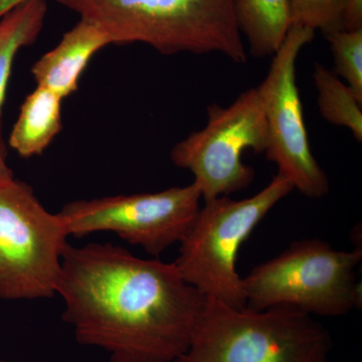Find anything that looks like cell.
<instances>
[{
  "mask_svg": "<svg viewBox=\"0 0 362 362\" xmlns=\"http://www.w3.org/2000/svg\"><path fill=\"white\" fill-rule=\"evenodd\" d=\"M56 295L76 340L103 350L109 362H175L207 300L175 263L111 243L66 245Z\"/></svg>",
  "mask_w": 362,
  "mask_h": 362,
  "instance_id": "cell-1",
  "label": "cell"
},
{
  "mask_svg": "<svg viewBox=\"0 0 362 362\" xmlns=\"http://www.w3.org/2000/svg\"><path fill=\"white\" fill-rule=\"evenodd\" d=\"M94 23L111 44H144L165 56L221 54L247 62L233 0H57Z\"/></svg>",
  "mask_w": 362,
  "mask_h": 362,
  "instance_id": "cell-2",
  "label": "cell"
},
{
  "mask_svg": "<svg viewBox=\"0 0 362 362\" xmlns=\"http://www.w3.org/2000/svg\"><path fill=\"white\" fill-rule=\"evenodd\" d=\"M332 349L328 330L295 307L239 309L207 298L175 362H329Z\"/></svg>",
  "mask_w": 362,
  "mask_h": 362,
  "instance_id": "cell-3",
  "label": "cell"
},
{
  "mask_svg": "<svg viewBox=\"0 0 362 362\" xmlns=\"http://www.w3.org/2000/svg\"><path fill=\"white\" fill-rule=\"evenodd\" d=\"M293 190L292 183L277 175L254 197L206 202L180 243V255L173 263L180 275L207 298L233 308L246 307L243 278L237 270L240 247Z\"/></svg>",
  "mask_w": 362,
  "mask_h": 362,
  "instance_id": "cell-4",
  "label": "cell"
},
{
  "mask_svg": "<svg viewBox=\"0 0 362 362\" xmlns=\"http://www.w3.org/2000/svg\"><path fill=\"white\" fill-rule=\"evenodd\" d=\"M361 258V249L340 251L320 239L297 240L243 278L246 306L287 305L312 316L346 315L361 305L356 276Z\"/></svg>",
  "mask_w": 362,
  "mask_h": 362,
  "instance_id": "cell-5",
  "label": "cell"
},
{
  "mask_svg": "<svg viewBox=\"0 0 362 362\" xmlns=\"http://www.w3.org/2000/svg\"><path fill=\"white\" fill-rule=\"evenodd\" d=\"M68 238L59 213L47 211L28 183L0 166V299L56 296Z\"/></svg>",
  "mask_w": 362,
  "mask_h": 362,
  "instance_id": "cell-6",
  "label": "cell"
},
{
  "mask_svg": "<svg viewBox=\"0 0 362 362\" xmlns=\"http://www.w3.org/2000/svg\"><path fill=\"white\" fill-rule=\"evenodd\" d=\"M204 129L188 135L173 146V163L194 175L204 202L230 197L249 187L255 170L243 161L251 149L265 153L267 127L258 87L245 90L232 105L207 107Z\"/></svg>",
  "mask_w": 362,
  "mask_h": 362,
  "instance_id": "cell-7",
  "label": "cell"
},
{
  "mask_svg": "<svg viewBox=\"0 0 362 362\" xmlns=\"http://www.w3.org/2000/svg\"><path fill=\"white\" fill-rule=\"evenodd\" d=\"M202 199L201 190L192 182L158 192L71 202L59 214L69 237L110 232L158 258L185 238Z\"/></svg>",
  "mask_w": 362,
  "mask_h": 362,
  "instance_id": "cell-8",
  "label": "cell"
},
{
  "mask_svg": "<svg viewBox=\"0 0 362 362\" xmlns=\"http://www.w3.org/2000/svg\"><path fill=\"white\" fill-rule=\"evenodd\" d=\"M314 37L310 28L293 25L258 90L266 121L267 159L294 189L319 199L329 192V180L312 153L296 82L298 56Z\"/></svg>",
  "mask_w": 362,
  "mask_h": 362,
  "instance_id": "cell-9",
  "label": "cell"
},
{
  "mask_svg": "<svg viewBox=\"0 0 362 362\" xmlns=\"http://www.w3.org/2000/svg\"><path fill=\"white\" fill-rule=\"evenodd\" d=\"M112 45L108 35L94 23L80 20L61 42L33 66L37 86L49 89L62 99L78 89V81L93 57Z\"/></svg>",
  "mask_w": 362,
  "mask_h": 362,
  "instance_id": "cell-10",
  "label": "cell"
},
{
  "mask_svg": "<svg viewBox=\"0 0 362 362\" xmlns=\"http://www.w3.org/2000/svg\"><path fill=\"white\" fill-rule=\"evenodd\" d=\"M233 9L251 56L273 57L293 25L290 0H233Z\"/></svg>",
  "mask_w": 362,
  "mask_h": 362,
  "instance_id": "cell-11",
  "label": "cell"
},
{
  "mask_svg": "<svg viewBox=\"0 0 362 362\" xmlns=\"http://www.w3.org/2000/svg\"><path fill=\"white\" fill-rule=\"evenodd\" d=\"M62 99L37 86L25 98L9 136V145L21 157L40 156L62 129Z\"/></svg>",
  "mask_w": 362,
  "mask_h": 362,
  "instance_id": "cell-12",
  "label": "cell"
},
{
  "mask_svg": "<svg viewBox=\"0 0 362 362\" xmlns=\"http://www.w3.org/2000/svg\"><path fill=\"white\" fill-rule=\"evenodd\" d=\"M47 13V0H28L0 18V114L6 97L14 59L39 37ZM0 149V166L6 165Z\"/></svg>",
  "mask_w": 362,
  "mask_h": 362,
  "instance_id": "cell-13",
  "label": "cell"
},
{
  "mask_svg": "<svg viewBox=\"0 0 362 362\" xmlns=\"http://www.w3.org/2000/svg\"><path fill=\"white\" fill-rule=\"evenodd\" d=\"M314 84L319 111L327 122L347 128L357 142L362 141V101L333 71L314 65Z\"/></svg>",
  "mask_w": 362,
  "mask_h": 362,
  "instance_id": "cell-14",
  "label": "cell"
},
{
  "mask_svg": "<svg viewBox=\"0 0 362 362\" xmlns=\"http://www.w3.org/2000/svg\"><path fill=\"white\" fill-rule=\"evenodd\" d=\"M334 59V73L346 81L362 101V30H335L324 35Z\"/></svg>",
  "mask_w": 362,
  "mask_h": 362,
  "instance_id": "cell-15",
  "label": "cell"
},
{
  "mask_svg": "<svg viewBox=\"0 0 362 362\" xmlns=\"http://www.w3.org/2000/svg\"><path fill=\"white\" fill-rule=\"evenodd\" d=\"M346 0H290L293 25L320 30L324 35L343 30Z\"/></svg>",
  "mask_w": 362,
  "mask_h": 362,
  "instance_id": "cell-16",
  "label": "cell"
},
{
  "mask_svg": "<svg viewBox=\"0 0 362 362\" xmlns=\"http://www.w3.org/2000/svg\"><path fill=\"white\" fill-rule=\"evenodd\" d=\"M342 28L345 30H362V0H346Z\"/></svg>",
  "mask_w": 362,
  "mask_h": 362,
  "instance_id": "cell-17",
  "label": "cell"
},
{
  "mask_svg": "<svg viewBox=\"0 0 362 362\" xmlns=\"http://www.w3.org/2000/svg\"><path fill=\"white\" fill-rule=\"evenodd\" d=\"M28 0H0V18L7 11H11L14 7L20 6Z\"/></svg>",
  "mask_w": 362,
  "mask_h": 362,
  "instance_id": "cell-18",
  "label": "cell"
},
{
  "mask_svg": "<svg viewBox=\"0 0 362 362\" xmlns=\"http://www.w3.org/2000/svg\"><path fill=\"white\" fill-rule=\"evenodd\" d=\"M0 362H4V361H0Z\"/></svg>",
  "mask_w": 362,
  "mask_h": 362,
  "instance_id": "cell-19",
  "label": "cell"
}]
</instances>
